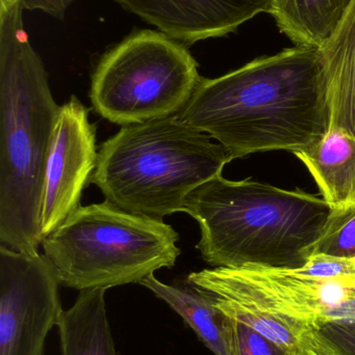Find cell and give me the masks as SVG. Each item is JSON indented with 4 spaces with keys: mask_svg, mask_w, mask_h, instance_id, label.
Listing matches in <instances>:
<instances>
[{
    "mask_svg": "<svg viewBox=\"0 0 355 355\" xmlns=\"http://www.w3.org/2000/svg\"><path fill=\"white\" fill-rule=\"evenodd\" d=\"M187 283L222 300L311 327L355 324V272L324 277L306 264L293 269L214 267L190 273Z\"/></svg>",
    "mask_w": 355,
    "mask_h": 355,
    "instance_id": "7",
    "label": "cell"
},
{
    "mask_svg": "<svg viewBox=\"0 0 355 355\" xmlns=\"http://www.w3.org/2000/svg\"><path fill=\"white\" fill-rule=\"evenodd\" d=\"M319 51L327 81L331 127L355 137V0Z\"/></svg>",
    "mask_w": 355,
    "mask_h": 355,
    "instance_id": "12",
    "label": "cell"
},
{
    "mask_svg": "<svg viewBox=\"0 0 355 355\" xmlns=\"http://www.w3.org/2000/svg\"><path fill=\"white\" fill-rule=\"evenodd\" d=\"M23 10L20 0H0V244L35 254L60 106L24 31Z\"/></svg>",
    "mask_w": 355,
    "mask_h": 355,
    "instance_id": "2",
    "label": "cell"
},
{
    "mask_svg": "<svg viewBox=\"0 0 355 355\" xmlns=\"http://www.w3.org/2000/svg\"><path fill=\"white\" fill-rule=\"evenodd\" d=\"M129 14L190 47L235 33L261 12L270 14L272 0H113Z\"/></svg>",
    "mask_w": 355,
    "mask_h": 355,
    "instance_id": "10",
    "label": "cell"
},
{
    "mask_svg": "<svg viewBox=\"0 0 355 355\" xmlns=\"http://www.w3.org/2000/svg\"><path fill=\"white\" fill-rule=\"evenodd\" d=\"M60 285L45 254L0 245V355H43L64 311Z\"/></svg>",
    "mask_w": 355,
    "mask_h": 355,
    "instance_id": "8",
    "label": "cell"
},
{
    "mask_svg": "<svg viewBox=\"0 0 355 355\" xmlns=\"http://www.w3.org/2000/svg\"><path fill=\"white\" fill-rule=\"evenodd\" d=\"M233 159L261 152H294L331 128L320 51L295 46L217 78L201 77L177 114Z\"/></svg>",
    "mask_w": 355,
    "mask_h": 355,
    "instance_id": "1",
    "label": "cell"
},
{
    "mask_svg": "<svg viewBox=\"0 0 355 355\" xmlns=\"http://www.w3.org/2000/svg\"><path fill=\"white\" fill-rule=\"evenodd\" d=\"M318 355H320V354H318Z\"/></svg>",
    "mask_w": 355,
    "mask_h": 355,
    "instance_id": "21",
    "label": "cell"
},
{
    "mask_svg": "<svg viewBox=\"0 0 355 355\" xmlns=\"http://www.w3.org/2000/svg\"><path fill=\"white\" fill-rule=\"evenodd\" d=\"M140 284L177 313L213 354L229 355V317L217 306L212 294L190 284L189 288L167 285L154 275Z\"/></svg>",
    "mask_w": 355,
    "mask_h": 355,
    "instance_id": "13",
    "label": "cell"
},
{
    "mask_svg": "<svg viewBox=\"0 0 355 355\" xmlns=\"http://www.w3.org/2000/svg\"><path fill=\"white\" fill-rule=\"evenodd\" d=\"M352 0H272L270 14L296 46L320 49L337 31Z\"/></svg>",
    "mask_w": 355,
    "mask_h": 355,
    "instance_id": "15",
    "label": "cell"
},
{
    "mask_svg": "<svg viewBox=\"0 0 355 355\" xmlns=\"http://www.w3.org/2000/svg\"><path fill=\"white\" fill-rule=\"evenodd\" d=\"M106 289L79 291L58 320L62 355H118L106 315Z\"/></svg>",
    "mask_w": 355,
    "mask_h": 355,
    "instance_id": "14",
    "label": "cell"
},
{
    "mask_svg": "<svg viewBox=\"0 0 355 355\" xmlns=\"http://www.w3.org/2000/svg\"><path fill=\"white\" fill-rule=\"evenodd\" d=\"M73 1L74 0H20L24 10H38L56 20H64Z\"/></svg>",
    "mask_w": 355,
    "mask_h": 355,
    "instance_id": "20",
    "label": "cell"
},
{
    "mask_svg": "<svg viewBox=\"0 0 355 355\" xmlns=\"http://www.w3.org/2000/svg\"><path fill=\"white\" fill-rule=\"evenodd\" d=\"M212 139L177 116L123 126L102 144L91 182L117 208L163 220L233 162Z\"/></svg>",
    "mask_w": 355,
    "mask_h": 355,
    "instance_id": "4",
    "label": "cell"
},
{
    "mask_svg": "<svg viewBox=\"0 0 355 355\" xmlns=\"http://www.w3.org/2000/svg\"><path fill=\"white\" fill-rule=\"evenodd\" d=\"M214 297L217 306L225 315L245 323L269 341L297 355L319 354L313 346L308 325L287 317L241 306L217 296Z\"/></svg>",
    "mask_w": 355,
    "mask_h": 355,
    "instance_id": "16",
    "label": "cell"
},
{
    "mask_svg": "<svg viewBox=\"0 0 355 355\" xmlns=\"http://www.w3.org/2000/svg\"><path fill=\"white\" fill-rule=\"evenodd\" d=\"M188 48L158 31L129 33L94 70L90 99L95 112L122 127L177 116L201 79Z\"/></svg>",
    "mask_w": 355,
    "mask_h": 355,
    "instance_id": "6",
    "label": "cell"
},
{
    "mask_svg": "<svg viewBox=\"0 0 355 355\" xmlns=\"http://www.w3.org/2000/svg\"><path fill=\"white\" fill-rule=\"evenodd\" d=\"M331 209L355 207V137L331 127L323 137L294 152Z\"/></svg>",
    "mask_w": 355,
    "mask_h": 355,
    "instance_id": "11",
    "label": "cell"
},
{
    "mask_svg": "<svg viewBox=\"0 0 355 355\" xmlns=\"http://www.w3.org/2000/svg\"><path fill=\"white\" fill-rule=\"evenodd\" d=\"M311 338L320 355H355V324L327 323L311 327Z\"/></svg>",
    "mask_w": 355,
    "mask_h": 355,
    "instance_id": "19",
    "label": "cell"
},
{
    "mask_svg": "<svg viewBox=\"0 0 355 355\" xmlns=\"http://www.w3.org/2000/svg\"><path fill=\"white\" fill-rule=\"evenodd\" d=\"M355 260V207L333 209L313 256Z\"/></svg>",
    "mask_w": 355,
    "mask_h": 355,
    "instance_id": "17",
    "label": "cell"
},
{
    "mask_svg": "<svg viewBox=\"0 0 355 355\" xmlns=\"http://www.w3.org/2000/svg\"><path fill=\"white\" fill-rule=\"evenodd\" d=\"M179 239L164 221L104 202L79 207L42 245L60 286L83 291L140 284L173 268Z\"/></svg>",
    "mask_w": 355,
    "mask_h": 355,
    "instance_id": "5",
    "label": "cell"
},
{
    "mask_svg": "<svg viewBox=\"0 0 355 355\" xmlns=\"http://www.w3.org/2000/svg\"><path fill=\"white\" fill-rule=\"evenodd\" d=\"M229 355H297L231 317H229Z\"/></svg>",
    "mask_w": 355,
    "mask_h": 355,
    "instance_id": "18",
    "label": "cell"
},
{
    "mask_svg": "<svg viewBox=\"0 0 355 355\" xmlns=\"http://www.w3.org/2000/svg\"><path fill=\"white\" fill-rule=\"evenodd\" d=\"M331 211L302 189L219 175L188 196L185 212L199 225L196 248L210 266L293 269L313 256Z\"/></svg>",
    "mask_w": 355,
    "mask_h": 355,
    "instance_id": "3",
    "label": "cell"
},
{
    "mask_svg": "<svg viewBox=\"0 0 355 355\" xmlns=\"http://www.w3.org/2000/svg\"><path fill=\"white\" fill-rule=\"evenodd\" d=\"M75 96L60 106L46 168L42 236L56 231L81 207V194L97 166L96 126Z\"/></svg>",
    "mask_w": 355,
    "mask_h": 355,
    "instance_id": "9",
    "label": "cell"
}]
</instances>
